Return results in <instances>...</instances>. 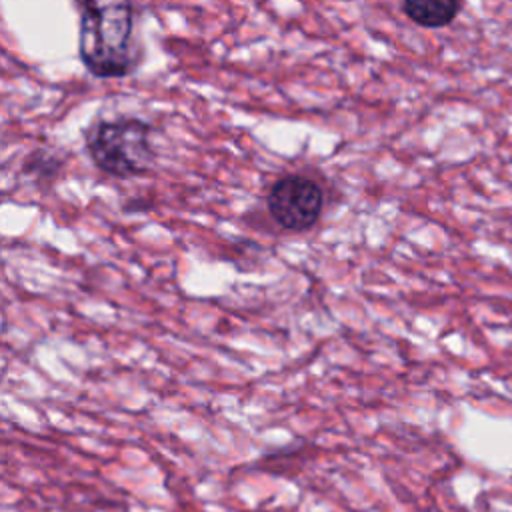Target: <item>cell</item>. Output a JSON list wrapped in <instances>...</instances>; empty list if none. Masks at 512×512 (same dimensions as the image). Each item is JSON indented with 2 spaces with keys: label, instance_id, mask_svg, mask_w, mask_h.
Returning <instances> with one entry per match:
<instances>
[{
  "label": "cell",
  "instance_id": "obj_2",
  "mask_svg": "<svg viewBox=\"0 0 512 512\" xmlns=\"http://www.w3.org/2000/svg\"><path fill=\"white\" fill-rule=\"evenodd\" d=\"M86 150L102 172L132 178L150 170L154 162L152 126L140 118L96 120L86 130Z\"/></svg>",
  "mask_w": 512,
  "mask_h": 512
},
{
  "label": "cell",
  "instance_id": "obj_5",
  "mask_svg": "<svg viewBox=\"0 0 512 512\" xmlns=\"http://www.w3.org/2000/svg\"><path fill=\"white\" fill-rule=\"evenodd\" d=\"M60 166H62V158L48 150H34L24 160V170L34 178H44V180L54 178L60 172Z\"/></svg>",
  "mask_w": 512,
  "mask_h": 512
},
{
  "label": "cell",
  "instance_id": "obj_1",
  "mask_svg": "<svg viewBox=\"0 0 512 512\" xmlns=\"http://www.w3.org/2000/svg\"><path fill=\"white\" fill-rule=\"evenodd\" d=\"M132 0H82L78 54L96 78H122L138 62Z\"/></svg>",
  "mask_w": 512,
  "mask_h": 512
},
{
  "label": "cell",
  "instance_id": "obj_4",
  "mask_svg": "<svg viewBox=\"0 0 512 512\" xmlns=\"http://www.w3.org/2000/svg\"><path fill=\"white\" fill-rule=\"evenodd\" d=\"M402 10L422 28H442L460 14L462 0H402Z\"/></svg>",
  "mask_w": 512,
  "mask_h": 512
},
{
  "label": "cell",
  "instance_id": "obj_3",
  "mask_svg": "<svg viewBox=\"0 0 512 512\" xmlns=\"http://www.w3.org/2000/svg\"><path fill=\"white\" fill-rule=\"evenodd\" d=\"M266 208L280 228L304 232L318 222L324 208V192L308 176L286 174L270 186Z\"/></svg>",
  "mask_w": 512,
  "mask_h": 512
}]
</instances>
